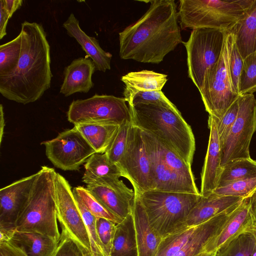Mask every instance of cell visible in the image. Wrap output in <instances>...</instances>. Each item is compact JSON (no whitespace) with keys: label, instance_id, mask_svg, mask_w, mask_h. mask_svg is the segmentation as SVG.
Returning <instances> with one entry per match:
<instances>
[{"label":"cell","instance_id":"cell-1","mask_svg":"<svg viewBox=\"0 0 256 256\" xmlns=\"http://www.w3.org/2000/svg\"><path fill=\"white\" fill-rule=\"evenodd\" d=\"M148 2L145 14L119 33L122 59L158 64L183 42L174 0Z\"/></svg>","mask_w":256,"mask_h":256},{"label":"cell","instance_id":"cell-2","mask_svg":"<svg viewBox=\"0 0 256 256\" xmlns=\"http://www.w3.org/2000/svg\"><path fill=\"white\" fill-rule=\"evenodd\" d=\"M21 54L17 67L0 76V93L6 98L26 104L39 100L50 86V46L40 24H22Z\"/></svg>","mask_w":256,"mask_h":256},{"label":"cell","instance_id":"cell-3","mask_svg":"<svg viewBox=\"0 0 256 256\" xmlns=\"http://www.w3.org/2000/svg\"><path fill=\"white\" fill-rule=\"evenodd\" d=\"M128 106L133 124L191 166L196 150L194 136L178 108L156 104Z\"/></svg>","mask_w":256,"mask_h":256},{"label":"cell","instance_id":"cell-4","mask_svg":"<svg viewBox=\"0 0 256 256\" xmlns=\"http://www.w3.org/2000/svg\"><path fill=\"white\" fill-rule=\"evenodd\" d=\"M26 204L16 222V231L38 232L60 242L54 168L42 166Z\"/></svg>","mask_w":256,"mask_h":256},{"label":"cell","instance_id":"cell-5","mask_svg":"<svg viewBox=\"0 0 256 256\" xmlns=\"http://www.w3.org/2000/svg\"><path fill=\"white\" fill-rule=\"evenodd\" d=\"M253 0H180L178 16L184 30L212 28L230 31Z\"/></svg>","mask_w":256,"mask_h":256},{"label":"cell","instance_id":"cell-6","mask_svg":"<svg viewBox=\"0 0 256 256\" xmlns=\"http://www.w3.org/2000/svg\"><path fill=\"white\" fill-rule=\"evenodd\" d=\"M149 222L162 238L182 228L200 194L152 190L138 192Z\"/></svg>","mask_w":256,"mask_h":256},{"label":"cell","instance_id":"cell-7","mask_svg":"<svg viewBox=\"0 0 256 256\" xmlns=\"http://www.w3.org/2000/svg\"><path fill=\"white\" fill-rule=\"evenodd\" d=\"M226 32L198 28L192 30L187 42H182L186 50L188 77L198 90L205 74L220 58Z\"/></svg>","mask_w":256,"mask_h":256},{"label":"cell","instance_id":"cell-8","mask_svg":"<svg viewBox=\"0 0 256 256\" xmlns=\"http://www.w3.org/2000/svg\"><path fill=\"white\" fill-rule=\"evenodd\" d=\"M124 98L94 94L84 100H73L66 112L74 125L84 124L121 125L132 122L128 106Z\"/></svg>","mask_w":256,"mask_h":256},{"label":"cell","instance_id":"cell-9","mask_svg":"<svg viewBox=\"0 0 256 256\" xmlns=\"http://www.w3.org/2000/svg\"><path fill=\"white\" fill-rule=\"evenodd\" d=\"M228 32L220 58L205 74L199 90L206 110L218 120L240 96L234 90L230 72Z\"/></svg>","mask_w":256,"mask_h":256},{"label":"cell","instance_id":"cell-10","mask_svg":"<svg viewBox=\"0 0 256 256\" xmlns=\"http://www.w3.org/2000/svg\"><path fill=\"white\" fill-rule=\"evenodd\" d=\"M237 118L221 146V166L242 158H250V146L256 130V99L254 94L238 97Z\"/></svg>","mask_w":256,"mask_h":256},{"label":"cell","instance_id":"cell-11","mask_svg":"<svg viewBox=\"0 0 256 256\" xmlns=\"http://www.w3.org/2000/svg\"><path fill=\"white\" fill-rule=\"evenodd\" d=\"M48 158L63 170H78L88 158L96 152L74 126L58 134L55 138L42 142Z\"/></svg>","mask_w":256,"mask_h":256},{"label":"cell","instance_id":"cell-12","mask_svg":"<svg viewBox=\"0 0 256 256\" xmlns=\"http://www.w3.org/2000/svg\"><path fill=\"white\" fill-rule=\"evenodd\" d=\"M138 192L154 190L149 155L142 130L132 124L124 152L118 163Z\"/></svg>","mask_w":256,"mask_h":256},{"label":"cell","instance_id":"cell-13","mask_svg":"<svg viewBox=\"0 0 256 256\" xmlns=\"http://www.w3.org/2000/svg\"><path fill=\"white\" fill-rule=\"evenodd\" d=\"M54 184L57 218L62 231L77 242L86 254L91 253L89 234L68 182L56 172Z\"/></svg>","mask_w":256,"mask_h":256},{"label":"cell","instance_id":"cell-14","mask_svg":"<svg viewBox=\"0 0 256 256\" xmlns=\"http://www.w3.org/2000/svg\"><path fill=\"white\" fill-rule=\"evenodd\" d=\"M114 176L94 178L84 174L88 190L109 210L124 218L132 212L135 192Z\"/></svg>","mask_w":256,"mask_h":256},{"label":"cell","instance_id":"cell-15","mask_svg":"<svg viewBox=\"0 0 256 256\" xmlns=\"http://www.w3.org/2000/svg\"><path fill=\"white\" fill-rule=\"evenodd\" d=\"M142 132L150 162L154 190L200 194L196 183L190 182L166 166L158 148L156 140Z\"/></svg>","mask_w":256,"mask_h":256},{"label":"cell","instance_id":"cell-16","mask_svg":"<svg viewBox=\"0 0 256 256\" xmlns=\"http://www.w3.org/2000/svg\"><path fill=\"white\" fill-rule=\"evenodd\" d=\"M37 175L38 172L22 178L0 190V226L16 228Z\"/></svg>","mask_w":256,"mask_h":256},{"label":"cell","instance_id":"cell-17","mask_svg":"<svg viewBox=\"0 0 256 256\" xmlns=\"http://www.w3.org/2000/svg\"><path fill=\"white\" fill-rule=\"evenodd\" d=\"M208 128L210 137L207 152L201 172L200 194L206 196L218 186L222 168L221 166L222 149L216 118L209 115Z\"/></svg>","mask_w":256,"mask_h":256},{"label":"cell","instance_id":"cell-18","mask_svg":"<svg viewBox=\"0 0 256 256\" xmlns=\"http://www.w3.org/2000/svg\"><path fill=\"white\" fill-rule=\"evenodd\" d=\"M242 200L220 214L198 224L188 242L175 256H195L202 253L205 245L220 232Z\"/></svg>","mask_w":256,"mask_h":256},{"label":"cell","instance_id":"cell-19","mask_svg":"<svg viewBox=\"0 0 256 256\" xmlns=\"http://www.w3.org/2000/svg\"><path fill=\"white\" fill-rule=\"evenodd\" d=\"M96 70L93 61L88 56L74 60L64 68L60 93L68 96L76 92H88L94 86L92 76Z\"/></svg>","mask_w":256,"mask_h":256},{"label":"cell","instance_id":"cell-20","mask_svg":"<svg viewBox=\"0 0 256 256\" xmlns=\"http://www.w3.org/2000/svg\"><path fill=\"white\" fill-rule=\"evenodd\" d=\"M250 196L242 199L220 232L205 245L202 252H216L222 245L252 226L250 210Z\"/></svg>","mask_w":256,"mask_h":256},{"label":"cell","instance_id":"cell-21","mask_svg":"<svg viewBox=\"0 0 256 256\" xmlns=\"http://www.w3.org/2000/svg\"><path fill=\"white\" fill-rule=\"evenodd\" d=\"M70 36L74 38L87 56L93 61L96 70L105 72L110 69L112 54L103 50L94 37L87 35L80 28L78 20L71 13L63 24Z\"/></svg>","mask_w":256,"mask_h":256},{"label":"cell","instance_id":"cell-22","mask_svg":"<svg viewBox=\"0 0 256 256\" xmlns=\"http://www.w3.org/2000/svg\"><path fill=\"white\" fill-rule=\"evenodd\" d=\"M132 206L138 256H155L162 236L150 224L145 210L136 191Z\"/></svg>","mask_w":256,"mask_h":256},{"label":"cell","instance_id":"cell-23","mask_svg":"<svg viewBox=\"0 0 256 256\" xmlns=\"http://www.w3.org/2000/svg\"><path fill=\"white\" fill-rule=\"evenodd\" d=\"M244 198L220 196L213 192L201 198L186 218L182 227L196 226L220 214Z\"/></svg>","mask_w":256,"mask_h":256},{"label":"cell","instance_id":"cell-24","mask_svg":"<svg viewBox=\"0 0 256 256\" xmlns=\"http://www.w3.org/2000/svg\"><path fill=\"white\" fill-rule=\"evenodd\" d=\"M229 32L234 34L235 44L244 59L256 51V0H253L243 18Z\"/></svg>","mask_w":256,"mask_h":256},{"label":"cell","instance_id":"cell-25","mask_svg":"<svg viewBox=\"0 0 256 256\" xmlns=\"http://www.w3.org/2000/svg\"><path fill=\"white\" fill-rule=\"evenodd\" d=\"M8 242L26 256H52L59 243L38 232L18 231L16 232Z\"/></svg>","mask_w":256,"mask_h":256},{"label":"cell","instance_id":"cell-26","mask_svg":"<svg viewBox=\"0 0 256 256\" xmlns=\"http://www.w3.org/2000/svg\"><path fill=\"white\" fill-rule=\"evenodd\" d=\"M125 87L123 94L126 102L140 91L162 90L168 80L167 75L152 70L132 72L123 76Z\"/></svg>","mask_w":256,"mask_h":256},{"label":"cell","instance_id":"cell-27","mask_svg":"<svg viewBox=\"0 0 256 256\" xmlns=\"http://www.w3.org/2000/svg\"><path fill=\"white\" fill-rule=\"evenodd\" d=\"M110 256H138L132 212L116 224Z\"/></svg>","mask_w":256,"mask_h":256},{"label":"cell","instance_id":"cell-28","mask_svg":"<svg viewBox=\"0 0 256 256\" xmlns=\"http://www.w3.org/2000/svg\"><path fill=\"white\" fill-rule=\"evenodd\" d=\"M74 126L96 152L104 154L111 144L120 125L84 124Z\"/></svg>","mask_w":256,"mask_h":256},{"label":"cell","instance_id":"cell-29","mask_svg":"<svg viewBox=\"0 0 256 256\" xmlns=\"http://www.w3.org/2000/svg\"><path fill=\"white\" fill-rule=\"evenodd\" d=\"M256 238L252 226L220 246L216 256H254Z\"/></svg>","mask_w":256,"mask_h":256},{"label":"cell","instance_id":"cell-30","mask_svg":"<svg viewBox=\"0 0 256 256\" xmlns=\"http://www.w3.org/2000/svg\"><path fill=\"white\" fill-rule=\"evenodd\" d=\"M254 177H256V160L251 158L238 159L222 167L218 187Z\"/></svg>","mask_w":256,"mask_h":256},{"label":"cell","instance_id":"cell-31","mask_svg":"<svg viewBox=\"0 0 256 256\" xmlns=\"http://www.w3.org/2000/svg\"><path fill=\"white\" fill-rule=\"evenodd\" d=\"M84 174L94 177L114 176L126 178L121 168L112 162L105 153L95 152L90 156L84 164Z\"/></svg>","mask_w":256,"mask_h":256},{"label":"cell","instance_id":"cell-32","mask_svg":"<svg viewBox=\"0 0 256 256\" xmlns=\"http://www.w3.org/2000/svg\"><path fill=\"white\" fill-rule=\"evenodd\" d=\"M197 226L182 227L163 237L155 256H175L188 242Z\"/></svg>","mask_w":256,"mask_h":256},{"label":"cell","instance_id":"cell-33","mask_svg":"<svg viewBox=\"0 0 256 256\" xmlns=\"http://www.w3.org/2000/svg\"><path fill=\"white\" fill-rule=\"evenodd\" d=\"M22 37L14 39L0 46V76L14 72L18 66L21 54Z\"/></svg>","mask_w":256,"mask_h":256},{"label":"cell","instance_id":"cell-34","mask_svg":"<svg viewBox=\"0 0 256 256\" xmlns=\"http://www.w3.org/2000/svg\"><path fill=\"white\" fill-rule=\"evenodd\" d=\"M72 192L89 234L92 256H108L97 233L96 217L87 209L74 189Z\"/></svg>","mask_w":256,"mask_h":256},{"label":"cell","instance_id":"cell-35","mask_svg":"<svg viewBox=\"0 0 256 256\" xmlns=\"http://www.w3.org/2000/svg\"><path fill=\"white\" fill-rule=\"evenodd\" d=\"M73 189L76 192L87 209L96 217L106 218L116 224L121 222L124 219L109 210L86 188L78 186Z\"/></svg>","mask_w":256,"mask_h":256},{"label":"cell","instance_id":"cell-36","mask_svg":"<svg viewBox=\"0 0 256 256\" xmlns=\"http://www.w3.org/2000/svg\"><path fill=\"white\" fill-rule=\"evenodd\" d=\"M156 140L158 148L166 166L190 182L196 183L191 166L176 152Z\"/></svg>","mask_w":256,"mask_h":256},{"label":"cell","instance_id":"cell-37","mask_svg":"<svg viewBox=\"0 0 256 256\" xmlns=\"http://www.w3.org/2000/svg\"><path fill=\"white\" fill-rule=\"evenodd\" d=\"M256 191V177L234 181L216 188L213 193L220 196L245 198Z\"/></svg>","mask_w":256,"mask_h":256},{"label":"cell","instance_id":"cell-38","mask_svg":"<svg viewBox=\"0 0 256 256\" xmlns=\"http://www.w3.org/2000/svg\"><path fill=\"white\" fill-rule=\"evenodd\" d=\"M256 92V51L244 59L239 84V95Z\"/></svg>","mask_w":256,"mask_h":256},{"label":"cell","instance_id":"cell-39","mask_svg":"<svg viewBox=\"0 0 256 256\" xmlns=\"http://www.w3.org/2000/svg\"><path fill=\"white\" fill-rule=\"evenodd\" d=\"M228 37L230 72L234 90L239 95L240 79L244 64V58L235 44L234 34L228 31Z\"/></svg>","mask_w":256,"mask_h":256},{"label":"cell","instance_id":"cell-40","mask_svg":"<svg viewBox=\"0 0 256 256\" xmlns=\"http://www.w3.org/2000/svg\"><path fill=\"white\" fill-rule=\"evenodd\" d=\"M132 124V121L120 125L116 135L105 152L110 160L118 165L124 152Z\"/></svg>","mask_w":256,"mask_h":256},{"label":"cell","instance_id":"cell-41","mask_svg":"<svg viewBox=\"0 0 256 256\" xmlns=\"http://www.w3.org/2000/svg\"><path fill=\"white\" fill-rule=\"evenodd\" d=\"M139 104H160L174 109L177 108L162 90L138 92L134 94L128 102L129 106Z\"/></svg>","mask_w":256,"mask_h":256},{"label":"cell","instance_id":"cell-42","mask_svg":"<svg viewBox=\"0 0 256 256\" xmlns=\"http://www.w3.org/2000/svg\"><path fill=\"white\" fill-rule=\"evenodd\" d=\"M238 98L228 108L221 118L218 120L214 117L216 121L218 134L221 146L226 139L238 115Z\"/></svg>","mask_w":256,"mask_h":256},{"label":"cell","instance_id":"cell-43","mask_svg":"<svg viewBox=\"0 0 256 256\" xmlns=\"http://www.w3.org/2000/svg\"><path fill=\"white\" fill-rule=\"evenodd\" d=\"M116 224L110 220L96 217L97 233L108 256L110 254Z\"/></svg>","mask_w":256,"mask_h":256},{"label":"cell","instance_id":"cell-44","mask_svg":"<svg viewBox=\"0 0 256 256\" xmlns=\"http://www.w3.org/2000/svg\"><path fill=\"white\" fill-rule=\"evenodd\" d=\"M86 254L77 242L62 231L60 242L52 256H85Z\"/></svg>","mask_w":256,"mask_h":256},{"label":"cell","instance_id":"cell-45","mask_svg":"<svg viewBox=\"0 0 256 256\" xmlns=\"http://www.w3.org/2000/svg\"><path fill=\"white\" fill-rule=\"evenodd\" d=\"M0 256H26L20 250L14 247L10 243H0Z\"/></svg>","mask_w":256,"mask_h":256},{"label":"cell","instance_id":"cell-46","mask_svg":"<svg viewBox=\"0 0 256 256\" xmlns=\"http://www.w3.org/2000/svg\"><path fill=\"white\" fill-rule=\"evenodd\" d=\"M10 16L6 10L2 0H0V40L6 34V28Z\"/></svg>","mask_w":256,"mask_h":256},{"label":"cell","instance_id":"cell-47","mask_svg":"<svg viewBox=\"0 0 256 256\" xmlns=\"http://www.w3.org/2000/svg\"><path fill=\"white\" fill-rule=\"evenodd\" d=\"M2 2L10 18L20 8L23 2L22 0H2Z\"/></svg>","mask_w":256,"mask_h":256},{"label":"cell","instance_id":"cell-48","mask_svg":"<svg viewBox=\"0 0 256 256\" xmlns=\"http://www.w3.org/2000/svg\"><path fill=\"white\" fill-rule=\"evenodd\" d=\"M16 231V227L0 226V243L8 242Z\"/></svg>","mask_w":256,"mask_h":256},{"label":"cell","instance_id":"cell-49","mask_svg":"<svg viewBox=\"0 0 256 256\" xmlns=\"http://www.w3.org/2000/svg\"><path fill=\"white\" fill-rule=\"evenodd\" d=\"M250 210L252 218V225L256 228V191L250 196Z\"/></svg>","mask_w":256,"mask_h":256},{"label":"cell","instance_id":"cell-50","mask_svg":"<svg viewBox=\"0 0 256 256\" xmlns=\"http://www.w3.org/2000/svg\"><path fill=\"white\" fill-rule=\"evenodd\" d=\"M5 126V122L4 118V112L3 106L0 104V144L2 142V139L4 134V128Z\"/></svg>","mask_w":256,"mask_h":256},{"label":"cell","instance_id":"cell-51","mask_svg":"<svg viewBox=\"0 0 256 256\" xmlns=\"http://www.w3.org/2000/svg\"><path fill=\"white\" fill-rule=\"evenodd\" d=\"M216 252H202L195 256H216Z\"/></svg>","mask_w":256,"mask_h":256},{"label":"cell","instance_id":"cell-52","mask_svg":"<svg viewBox=\"0 0 256 256\" xmlns=\"http://www.w3.org/2000/svg\"><path fill=\"white\" fill-rule=\"evenodd\" d=\"M252 231H253V232H254V235H255L256 238V228L254 227V226H252ZM254 256H256V254H255Z\"/></svg>","mask_w":256,"mask_h":256},{"label":"cell","instance_id":"cell-53","mask_svg":"<svg viewBox=\"0 0 256 256\" xmlns=\"http://www.w3.org/2000/svg\"><path fill=\"white\" fill-rule=\"evenodd\" d=\"M85 256H92L91 253H88V254H86Z\"/></svg>","mask_w":256,"mask_h":256}]
</instances>
